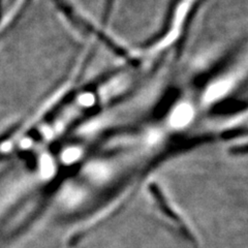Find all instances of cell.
<instances>
[{
    "label": "cell",
    "mask_w": 248,
    "mask_h": 248,
    "mask_svg": "<svg viewBox=\"0 0 248 248\" xmlns=\"http://www.w3.org/2000/svg\"><path fill=\"white\" fill-rule=\"evenodd\" d=\"M192 116L191 108L187 105H182L178 107L172 117V123L175 126H182L187 123Z\"/></svg>",
    "instance_id": "1"
}]
</instances>
